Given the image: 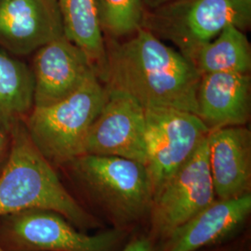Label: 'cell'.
<instances>
[{
	"instance_id": "1",
	"label": "cell",
	"mask_w": 251,
	"mask_h": 251,
	"mask_svg": "<svg viewBox=\"0 0 251 251\" xmlns=\"http://www.w3.org/2000/svg\"><path fill=\"white\" fill-rule=\"evenodd\" d=\"M200 77L188 58L140 27L126 41L106 45L100 81L107 91L127 95L144 109L171 108L197 115Z\"/></svg>"
},
{
	"instance_id": "2",
	"label": "cell",
	"mask_w": 251,
	"mask_h": 251,
	"mask_svg": "<svg viewBox=\"0 0 251 251\" xmlns=\"http://www.w3.org/2000/svg\"><path fill=\"white\" fill-rule=\"evenodd\" d=\"M9 136V156L0 172V218L41 208L63 215L80 230L99 227V221L64 187L53 166L32 143L24 122Z\"/></svg>"
},
{
	"instance_id": "3",
	"label": "cell",
	"mask_w": 251,
	"mask_h": 251,
	"mask_svg": "<svg viewBox=\"0 0 251 251\" xmlns=\"http://www.w3.org/2000/svg\"><path fill=\"white\" fill-rule=\"evenodd\" d=\"M65 166L114 229L126 231L148 220L153 194L144 163L83 153Z\"/></svg>"
},
{
	"instance_id": "4",
	"label": "cell",
	"mask_w": 251,
	"mask_h": 251,
	"mask_svg": "<svg viewBox=\"0 0 251 251\" xmlns=\"http://www.w3.org/2000/svg\"><path fill=\"white\" fill-rule=\"evenodd\" d=\"M107 95L95 74L67 98L31 110L24 125L32 143L52 166H65L84 153L86 137Z\"/></svg>"
},
{
	"instance_id": "5",
	"label": "cell",
	"mask_w": 251,
	"mask_h": 251,
	"mask_svg": "<svg viewBox=\"0 0 251 251\" xmlns=\"http://www.w3.org/2000/svg\"><path fill=\"white\" fill-rule=\"evenodd\" d=\"M251 24V0H174L145 9L142 27L171 41L191 61L227 25L246 31Z\"/></svg>"
},
{
	"instance_id": "6",
	"label": "cell",
	"mask_w": 251,
	"mask_h": 251,
	"mask_svg": "<svg viewBox=\"0 0 251 251\" xmlns=\"http://www.w3.org/2000/svg\"><path fill=\"white\" fill-rule=\"evenodd\" d=\"M63 215L31 208L0 218V245L8 251H114L126 231L97 234L77 230Z\"/></svg>"
},
{
	"instance_id": "7",
	"label": "cell",
	"mask_w": 251,
	"mask_h": 251,
	"mask_svg": "<svg viewBox=\"0 0 251 251\" xmlns=\"http://www.w3.org/2000/svg\"><path fill=\"white\" fill-rule=\"evenodd\" d=\"M208 133V128L194 113L171 108L145 109V167L153 197Z\"/></svg>"
},
{
	"instance_id": "8",
	"label": "cell",
	"mask_w": 251,
	"mask_h": 251,
	"mask_svg": "<svg viewBox=\"0 0 251 251\" xmlns=\"http://www.w3.org/2000/svg\"><path fill=\"white\" fill-rule=\"evenodd\" d=\"M216 200L207 159V136L152 198L150 236L164 240Z\"/></svg>"
},
{
	"instance_id": "9",
	"label": "cell",
	"mask_w": 251,
	"mask_h": 251,
	"mask_svg": "<svg viewBox=\"0 0 251 251\" xmlns=\"http://www.w3.org/2000/svg\"><path fill=\"white\" fill-rule=\"evenodd\" d=\"M107 93L86 137L84 153L119 156L145 165V109L127 95Z\"/></svg>"
},
{
	"instance_id": "10",
	"label": "cell",
	"mask_w": 251,
	"mask_h": 251,
	"mask_svg": "<svg viewBox=\"0 0 251 251\" xmlns=\"http://www.w3.org/2000/svg\"><path fill=\"white\" fill-rule=\"evenodd\" d=\"M34 107H45L67 98L97 75L88 56L65 36L35 52Z\"/></svg>"
},
{
	"instance_id": "11",
	"label": "cell",
	"mask_w": 251,
	"mask_h": 251,
	"mask_svg": "<svg viewBox=\"0 0 251 251\" xmlns=\"http://www.w3.org/2000/svg\"><path fill=\"white\" fill-rule=\"evenodd\" d=\"M64 36L56 0H0V47L26 56Z\"/></svg>"
},
{
	"instance_id": "12",
	"label": "cell",
	"mask_w": 251,
	"mask_h": 251,
	"mask_svg": "<svg viewBox=\"0 0 251 251\" xmlns=\"http://www.w3.org/2000/svg\"><path fill=\"white\" fill-rule=\"evenodd\" d=\"M207 159L216 199L251 194V134L246 126L209 131Z\"/></svg>"
},
{
	"instance_id": "13",
	"label": "cell",
	"mask_w": 251,
	"mask_h": 251,
	"mask_svg": "<svg viewBox=\"0 0 251 251\" xmlns=\"http://www.w3.org/2000/svg\"><path fill=\"white\" fill-rule=\"evenodd\" d=\"M251 213V194L228 200L216 199L171 232L159 251H199L222 244L242 228Z\"/></svg>"
},
{
	"instance_id": "14",
	"label": "cell",
	"mask_w": 251,
	"mask_h": 251,
	"mask_svg": "<svg viewBox=\"0 0 251 251\" xmlns=\"http://www.w3.org/2000/svg\"><path fill=\"white\" fill-rule=\"evenodd\" d=\"M250 74L202 75L197 92V116L209 131L246 126L251 117Z\"/></svg>"
},
{
	"instance_id": "15",
	"label": "cell",
	"mask_w": 251,
	"mask_h": 251,
	"mask_svg": "<svg viewBox=\"0 0 251 251\" xmlns=\"http://www.w3.org/2000/svg\"><path fill=\"white\" fill-rule=\"evenodd\" d=\"M64 36L81 49L100 79L106 62V43L100 24L96 0H56Z\"/></svg>"
},
{
	"instance_id": "16",
	"label": "cell",
	"mask_w": 251,
	"mask_h": 251,
	"mask_svg": "<svg viewBox=\"0 0 251 251\" xmlns=\"http://www.w3.org/2000/svg\"><path fill=\"white\" fill-rule=\"evenodd\" d=\"M34 107L32 69L0 50V128L9 134Z\"/></svg>"
},
{
	"instance_id": "17",
	"label": "cell",
	"mask_w": 251,
	"mask_h": 251,
	"mask_svg": "<svg viewBox=\"0 0 251 251\" xmlns=\"http://www.w3.org/2000/svg\"><path fill=\"white\" fill-rule=\"evenodd\" d=\"M199 74L232 72L250 74L251 49L244 31L229 25L192 58Z\"/></svg>"
},
{
	"instance_id": "18",
	"label": "cell",
	"mask_w": 251,
	"mask_h": 251,
	"mask_svg": "<svg viewBox=\"0 0 251 251\" xmlns=\"http://www.w3.org/2000/svg\"><path fill=\"white\" fill-rule=\"evenodd\" d=\"M100 24L112 38L130 36L142 27L145 8L143 0H96Z\"/></svg>"
},
{
	"instance_id": "19",
	"label": "cell",
	"mask_w": 251,
	"mask_h": 251,
	"mask_svg": "<svg viewBox=\"0 0 251 251\" xmlns=\"http://www.w3.org/2000/svg\"><path fill=\"white\" fill-rule=\"evenodd\" d=\"M121 251H157V249L152 237L143 235L127 243Z\"/></svg>"
},
{
	"instance_id": "20",
	"label": "cell",
	"mask_w": 251,
	"mask_h": 251,
	"mask_svg": "<svg viewBox=\"0 0 251 251\" xmlns=\"http://www.w3.org/2000/svg\"><path fill=\"white\" fill-rule=\"evenodd\" d=\"M10 148V136L0 128V172L3 170Z\"/></svg>"
},
{
	"instance_id": "21",
	"label": "cell",
	"mask_w": 251,
	"mask_h": 251,
	"mask_svg": "<svg viewBox=\"0 0 251 251\" xmlns=\"http://www.w3.org/2000/svg\"><path fill=\"white\" fill-rule=\"evenodd\" d=\"M171 1L174 0H143V3L145 9H152L160 7L167 3H170Z\"/></svg>"
},
{
	"instance_id": "22",
	"label": "cell",
	"mask_w": 251,
	"mask_h": 251,
	"mask_svg": "<svg viewBox=\"0 0 251 251\" xmlns=\"http://www.w3.org/2000/svg\"><path fill=\"white\" fill-rule=\"evenodd\" d=\"M0 251H8L7 250H5L1 245H0Z\"/></svg>"
},
{
	"instance_id": "23",
	"label": "cell",
	"mask_w": 251,
	"mask_h": 251,
	"mask_svg": "<svg viewBox=\"0 0 251 251\" xmlns=\"http://www.w3.org/2000/svg\"><path fill=\"white\" fill-rule=\"evenodd\" d=\"M235 251V250H225V251Z\"/></svg>"
}]
</instances>
